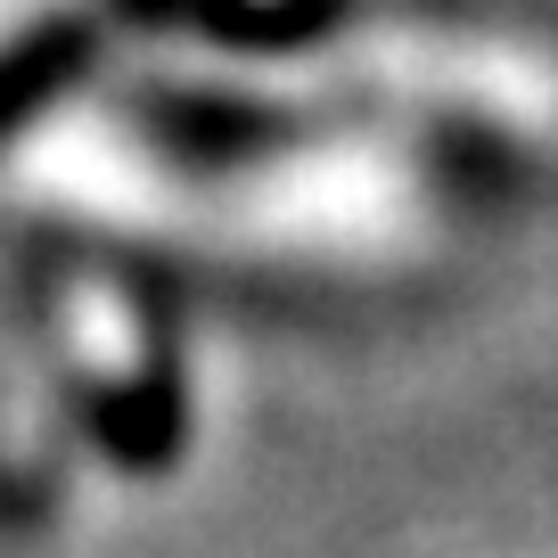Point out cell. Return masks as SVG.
Here are the masks:
<instances>
[{"label":"cell","instance_id":"obj_1","mask_svg":"<svg viewBox=\"0 0 558 558\" xmlns=\"http://www.w3.org/2000/svg\"><path fill=\"white\" fill-rule=\"evenodd\" d=\"M74 66H83V25H50V34L0 50V140L17 132V123L34 116V107L50 99Z\"/></svg>","mask_w":558,"mask_h":558}]
</instances>
